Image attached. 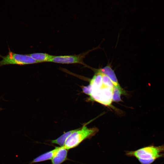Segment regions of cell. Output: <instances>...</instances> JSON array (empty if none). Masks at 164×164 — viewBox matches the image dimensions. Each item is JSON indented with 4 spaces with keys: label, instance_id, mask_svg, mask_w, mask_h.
I'll list each match as a JSON object with an SVG mask.
<instances>
[{
    "label": "cell",
    "instance_id": "obj_1",
    "mask_svg": "<svg viewBox=\"0 0 164 164\" xmlns=\"http://www.w3.org/2000/svg\"><path fill=\"white\" fill-rule=\"evenodd\" d=\"M164 147L148 146L135 151H125V154L128 157H135L141 164H150L161 156L159 153Z\"/></svg>",
    "mask_w": 164,
    "mask_h": 164
},
{
    "label": "cell",
    "instance_id": "obj_2",
    "mask_svg": "<svg viewBox=\"0 0 164 164\" xmlns=\"http://www.w3.org/2000/svg\"><path fill=\"white\" fill-rule=\"evenodd\" d=\"M98 131L97 128H88L84 125L81 128L76 129L69 135L64 146L68 150L75 148L84 140L94 136Z\"/></svg>",
    "mask_w": 164,
    "mask_h": 164
},
{
    "label": "cell",
    "instance_id": "obj_3",
    "mask_svg": "<svg viewBox=\"0 0 164 164\" xmlns=\"http://www.w3.org/2000/svg\"><path fill=\"white\" fill-rule=\"evenodd\" d=\"M8 54L3 56L0 54L2 59L0 61V67L9 64L25 65L38 63L28 54H21L15 53L12 52L9 48Z\"/></svg>",
    "mask_w": 164,
    "mask_h": 164
},
{
    "label": "cell",
    "instance_id": "obj_4",
    "mask_svg": "<svg viewBox=\"0 0 164 164\" xmlns=\"http://www.w3.org/2000/svg\"><path fill=\"white\" fill-rule=\"evenodd\" d=\"M113 89L103 85L100 88L91 87V91L89 99L105 106H111L112 101Z\"/></svg>",
    "mask_w": 164,
    "mask_h": 164
},
{
    "label": "cell",
    "instance_id": "obj_5",
    "mask_svg": "<svg viewBox=\"0 0 164 164\" xmlns=\"http://www.w3.org/2000/svg\"><path fill=\"white\" fill-rule=\"evenodd\" d=\"M92 50L78 55L53 56L49 62L61 64H81L85 66L83 59Z\"/></svg>",
    "mask_w": 164,
    "mask_h": 164
},
{
    "label": "cell",
    "instance_id": "obj_6",
    "mask_svg": "<svg viewBox=\"0 0 164 164\" xmlns=\"http://www.w3.org/2000/svg\"><path fill=\"white\" fill-rule=\"evenodd\" d=\"M94 71L105 74L110 79L114 86L120 89H123L118 83L114 70L109 65H107L103 68L99 69H94Z\"/></svg>",
    "mask_w": 164,
    "mask_h": 164
},
{
    "label": "cell",
    "instance_id": "obj_7",
    "mask_svg": "<svg viewBox=\"0 0 164 164\" xmlns=\"http://www.w3.org/2000/svg\"><path fill=\"white\" fill-rule=\"evenodd\" d=\"M69 150L64 146L59 147L54 156L51 160V164H61L67 159Z\"/></svg>",
    "mask_w": 164,
    "mask_h": 164
},
{
    "label": "cell",
    "instance_id": "obj_8",
    "mask_svg": "<svg viewBox=\"0 0 164 164\" xmlns=\"http://www.w3.org/2000/svg\"><path fill=\"white\" fill-rule=\"evenodd\" d=\"M59 147L42 154L34 159L30 164L38 163L51 160L56 154Z\"/></svg>",
    "mask_w": 164,
    "mask_h": 164
},
{
    "label": "cell",
    "instance_id": "obj_9",
    "mask_svg": "<svg viewBox=\"0 0 164 164\" xmlns=\"http://www.w3.org/2000/svg\"><path fill=\"white\" fill-rule=\"evenodd\" d=\"M28 55L38 63L49 62L53 56L46 53H34Z\"/></svg>",
    "mask_w": 164,
    "mask_h": 164
},
{
    "label": "cell",
    "instance_id": "obj_10",
    "mask_svg": "<svg viewBox=\"0 0 164 164\" xmlns=\"http://www.w3.org/2000/svg\"><path fill=\"white\" fill-rule=\"evenodd\" d=\"M76 129L69 131L66 132H65L57 138L56 139L50 140V142L53 144H56L58 145L60 147L63 146L64 145L65 142L69 135L73 132L75 131Z\"/></svg>",
    "mask_w": 164,
    "mask_h": 164
},
{
    "label": "cell",
    "instance_id": "obj_11",
    "mask_svg": "<svg viewBox=\"0 0 164 164\" xmlns=\"http://www.w3.org/2000/svg\"><path fill=\"white\" fill-rule=\"evenodd\" d=\"M95 72L93 77L90 80L89 84L92 87L100 88L103 86L102 76L101 73Z\"/></svg>",
    "mask_w": 164,
    "mask_h": 164
},
{
    "label": "cell",
    "instance_id": "obj_12",
    "mask_svg": "<svg viewBox=\"0 0 164 164\" xmlns=\"http://www.w3.org/2000/svg\"><path fill=\"white\" fill-rule=\"evenodd\" d=\"M126 94L125 91L123 89H121L114 86L112 90V101L118 102L121 101V94Z\"/></svg>",
    "mask_w": 164,
    "mask_h": 164
},
{
    "label": "cell",
    "instance_id": "obj_13",
    "mask_svg": "<svg viewBox=\"0 0 164 164\" xmlns=\"http://www.w3.org/2000/svg\"><path fill=\"white\" fill-rule=\"evenodd\" d=\"M101 74L102 76L103 85L113 89L114 85L110 79L105 74L102 73Z\"/></svg>",
    "mask_w": 164,
    "mask_h": 164
},
{
    "label": "cell",
    "instance_id": "obj_14",
    "mask_svg": "<svg viewBox=\"0 0 164 164\" xmlns=\"http://www.w3.org/2000/svg\"><path fill=\"white\" fill-rule=\"evenodd\" d=\"M82 89L83 92L84 94L89 96L91 91V87L90 84L85 86H82Z\"/></svg>",
    "mask_w": 164,
    "mask_h": 164
}]
</instances>
